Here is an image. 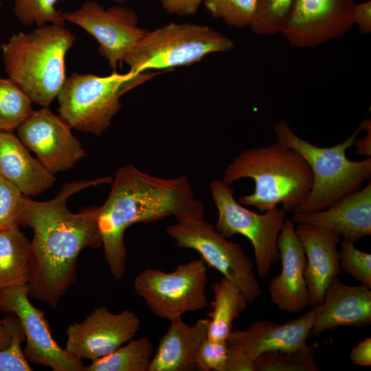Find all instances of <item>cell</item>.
Wrapping results in <instances>:
<instances>
[{"mask_svg": "<svg viewBox=\"0 0 371 371\" xmlns=\"http://www.w3.org/2000/svg\"><path fill=\"white\" fill-rule=\"evenodd\" d=\"M111 177L65 183L47 201L27 198L19 225L32 229L28 266L29 296L56 308L77 280V260L87 247L102 245L98 216L99 207L70 212L67 201L85 188L111 183Z\"/></svg>", "mask_w": 371, "mask_h": 371, "instance_id": "1", "label": "cell"}, {"mask_svg": "<svg viewBox=\"0 0 371 371\" xmlns=\"http://www.w3.org/2000/svg\"><path fill=\"white\" fill-rule=\"evenodd\" d=\"M104 203L98 208V222L104 259L112 276L122 278L127 251L126 229L174 216L176 220L193 216L205 217L204 205L194 197L186 176L164 179L144 172L133 164L120 167L112 180Z\"/></svg>", "mask_w": 371, "mask_h": 371, "instance_id": "2", "label": "cell"}, {"mask_svg": "<svg viewBox=\"0 0 371 371\" xmlns=\"http://www.w3.org/2000/svg\"><path fill=\"white\" fill-rule=\"evenodd\" d=\"M244 178L252 179L254 192L239 198L242 205L261 212L278 204L293 212L308 193L313 182L310 166L294 149L276 142L267 146L247 149L224 170L222 181L231 186Z\"/></svg>", "mask_w": 371, "mask_h": 371, "instance_id": "3", "label": "cell"}, {"mask_svg": "<svg viewBox=\"0 0 371 371\" xmlns=\"http://www.w3.org/2000/svg\"><path fill=\"white\" fill-rule=\"evenodd\" d=\"M75 40L65 25L52 23L13 34L0 45L8 78L32 103L48 106L67 78L65 57Z\"/></svg>", "mask_w": 371, "mask_h": 371, "instance_id": "4", "label": "cell"}, {"mask_svg": "<svg viewBox=\"0 0 371 371\" xmlns=\"http://www.w3.org/2000/svg\"><path fill=\"white\" fill-rule=\"evenodd\" d=\"M361 130V125L341 143L320 147L297 135L289 122L282 120L274 126L276 141L299 153L312 172L311 188L293 214L325 210L357 191L371 176V158L352 161L346 156Z\"/></svg>", "mask_w": 371, "mask_h": 371, "instance_id": "5", "label": "cell"}, {"mask_svg": "<svg viewBox=\"0 0 371 371\" xmlns=\"http://www.w3.org/2000/svg\"><path fill=\"white\" fill-rule=\"evenodd\" d=\"M157 74L129 71L98 76L73 72L56 97L58 115L71 128L100 136L121 109L122 95Z\"/></svg>", "mask_w": 371, "mask_h": 371, "instance_id": "6", "label": "cell"}, {"mask_svg": "<svg viewBox=\"0 0 371 371\" xmlns=\"http://www.w3.org/2000/svg\"><path fill=\"white\" fill-rule=\"evenodd\" d=\"M234 47L232 39L210 26L172 22L146 30L124 63L136 73L170 69L191 65L210 54Z\"/></svg>", "mask_w": 371, "mask_h": 371, "instance_id": "7", "label": "cell"}, {"mask_svg": "<svg viewBox=\"0 0 371 371\" xmlns=\"http://www.w3.org/2000/svg\"><path fill=\"white\" fill-rule=\"evenodd\" d=\"M204 218L190 216L177 219L166 233L177 246L196 251L205 264L240 289L248 304L254 303L262 291L253 262L239 244L228 240Z\"/></svg>", "mask_w": 371, "mask_h": 371, "instance_id": "8", "label": "cell"}, {"mask_svg": "<svg viewBox=\"0 0 371 371\" xmlns=\"http://www.w3.org/2000/svg\"><path fill=\"white\" fill-rule=\"evenodd\" d=\"M218 210L216 229L225 238L236 234L247 238L253 247L258 276L265 278L279 258L277 240L286 220V211L275 207L262 214L245 207L234 196V190L221 179L210 183Z\"/></svg>", "mask_w": 371, "mask_h": 371, "instance_id": "9", "label": "cell"}, {"mask_svg": "<svg viewBox=\"0 0 371 371\" xmlns=\"http://www.w3.org/2000/svg\"><path fill=\"white\" fill-rule=\"evenodd\" d=\"M207 271L201 258L179 265L169 273L148 268L135 276L133 286L154 315L170 321L208 305Z\"/></svg>", "mask_w": 371, "mask_h": 371, "instance_id": "10", "label": "cell"}, {"mask_svg": "<svg viewBox=\"0 0 371 371\" xmlns=\"http://www.w3.org/2000/svg\"><path fill=\"white\" fill-rule=\"evenodd\" d=\"M63 17L95 38L99 54L113 71H117L146 31L138 26L137 12L120 4L104 8L87 1L74 11L63 12Z\"/></svg>", "mask_w": 371, "mask_h": 371, "instance_id": "11", "label": "cell"}, {"mask_svg": "<svg viewBox=\"0 0 371 371\" xmlns=\"http://www.w3.org/2000/svg\"><path fill=\"white\" fill-rule=\"evenodd\" d=\"M29 297L27 284L0 287V311L15 315L24 330L26 345L23 352L25 359L54 371H82V361L56 342L44 313L30 302Z\"/></svg>", "mask_w": 371, "mask_h": 371, "instance_id": "12", "label": "cell"}, {"mask_svg": "<svg viewBox=\"0 0 371 371\" xmlns=\"http://www.w3.org/2000/svg\"><path fill=\"white\" fill-rule=\"evenodd\" d=\"M355 0H293L279 33L294 47L339 39L354 25Z\"/></svg>", "mask_w": 371, "mask_h": 371, "instance_id": "13", "label": "cell"}, {"mask_svg": "<svg viewBox=\"0 0 371 371\" xmlns=\"http://www.w3.org/2000/svg\"><path fill=\"white\" fill-rule=\"evenodd\" d=\"M140 327L135 313L124 310L113 313L106 306H100L82 322L68 326L65 349L78 359L94 361L133 339Z\"/></svg>", "mask_w": 371, "mask_h": 371, "instance_id": "14", "label": "cell"}, {"mask_svg": "<svg viewBox=\"0 0 371 371\" xmlns=\"http://www.w3.org/2000/svg\"><path fill=\"white\" fill-rule=\"evenodd\" d=\"M71 128L48 106L33 111L17 128L16 136L54 175L74 167L85 155Z\"/></svg>", "mask_w": 371, "mask_h": 371, "instance_id": "15", "label": "cell"}, {"mask_svg": "<svg viewBox=\"0 0 371 371\" xmlns=\"http://www.w3.org/2000/svg\"><path fill=\"white\" fill-rule=\"evenodd\" d=\"M277 245L282 269L269 284L270 298L279 309L297 313L310 305L311 295L305 280L304 247L291 219L286 218Z\"/></svg>", "mask_w": 371, "mask_h": 371, "instance_id": "16", "label": "cell"}, {"mask_svg": "<svg viewBox=\"0 0 371 371\" xmlns=\"http://www.w3.org/2000/svg\"><path fill=\"white\" fill-rule=\"evenodd\" d=\"M315 308L294 320L279 324L268 319L254 321L245 329L232 330L228 346L240 348L254 359L274 350L290 351L306 346L315 319Z\"/></svg>", "mask_w": 371, "mask_h": 371, "instance_id": "17", "label": "cell"}, {"mask_svg": "<svg viewBox=\"0 0 371 371\" xmlns=\"http://www.w3.org/2000/svg\"><path fill=\"white\" fill-rule=\"evenodd\" d=\"M295 232L306 256L304 276L311 295L310 305L316 308L322 303L326 289L341 271L337 249L341 236L325 227L306 223L297 224Z\"/></svg>", "mask_w": 371, "mask_h": 371, "instance_id": "18", "label": "cell"}, {"mask_svg": "<svg viewBox=\"0 0 371 371\" xmlns=\"http://www.w3.org/2000/svg\"><path fill=\"white\" fill-rule=\"evenodd\" d=\"M315 314L311 337L339 326L364 327L371 324L370 288L346 284L335 278L326 290Z\"/></svg>", "mask_w": 371, "mask_h": 371, "instance_id": "19", "label": "cell"}, {"mask_svg": "<svg viewBox=\"0 0 371 371\" xmlns=\"http://www.w3.org/2000/svg\"><path fill=\"white\" fill-rule=\"evenodd\" d=\"M295 224L306 223L337 232L353 243L371 235V183L316 212L293 214Z\"/></svg>", "mask_w": 371, "mask_h": 371, "instance_id": "20", "label": "cell"}, {"mask_svg": "<svg viewBox=\"0 0 371 371\" xmlns=\"http://www.w3.org/2000/svg\"><path fill=\"white\" fill-rule=\"evenodd\" d=\"M170 322L153 357L149 371L199 370L198 354L207 338L209 319H199L193 325L184 322L181 317Z\"/></svg>", "mask_w": 371, "mask_h": 371, "instance_id": "21", "label": "cell"}, {"mask_svg": "<svg viewBox=\"0 0 371 371\" xmlns=\"http://www.w3.org/2000/svg\"><path fill=\"white\" fill-rule=\"evenodd\" d=\"M0 176L25 196L39 194L56 181L54 175L31 156L13 132L5 131H0Z\"/></svg>", "mask_w": 371, "mask_h": 371, "instance_id": "22", "label": "cell"}, {"mask_svg": "<svg viewBox=\"0 0 371 371\" xmlns=\"http://www.w3.org/2000/svg\"><path fill=\"white\" fill-rule=\"evenodd\" d=\"M214 293L207 314L209 324L207 337L227 341L232 329L233 322L239 317L248 304L240 289L223 278L212 285Z\"/></svg>", "mask_w": 371, "mask_h": 371, "instance_id": "23", "label": "cell"}, {"mask_svg": "<svg viewBox=\"0 0 371 371\" xmlns=\"http://www.w3.org/2000/svg\"><path fill=\"white\" fill-rule=\"evenodd\" d=\"M30 242L19 227L0 231V287L26 284Z\"/></svg>", "mask_w": 371, "mask_h": 371, "instance_id": "24", "label": "cell"}, {"mask_svg": "<svg viewBox=\"0 0 371 371\" xmlns=\"http://www.w3.org/2000/svg\"><path fill=\"white\" fill-rule=\"evenodd\" d=\"M153 345L148 337L131 339L112 353L96 360L84 371H149Z\"/></svg>", "mask_w": 371, "mask_h": 371, "instance_id": "25", "label": "cell"}, {"mask_svg": "<svg viewBox=\"0 0 371 371\" xmlns=\"http://www.w3.org/2000/svg\"><path fill=\"white\" fill-rule=\"evenodd\" d=\"M33 111L25 93L8 78L0 77V131H16Z\"/></svg>", "mask_w": 371, "mask_h": 371, "instance_id": "26", "label": "cell"}, {"mask_svg": "<svg viewBox=\"0 0 371 371\" xmlns=\"http://www.w3.org/2000/svg\"><path fill=\"white\" fill-rule=\"evenodd\" d=\"M318 343L290 351L265 352L256 359L257 371H318L315 359Z\"/></svg>", "mask_w": 371, "mask_h": 371, "instance_id": "27", "label": "cell"}, {"mask_svg": "<svg viewBox=\"0 0 371 371\" xmlns=\"http://www.w3.org/2000/svg\"><path fill=\"white\" fill-rule=\"evenodd\" d=\"M210 14L234 27H249L254 18L257 0H205Z\"/></svg>", "mask_w": 371, "mask_h": 371, "instance_id": "28", "label": "cell"}, {"mask_svg": "<svg viewBox=\"0 0 371 371\" xmlns=\"http://www.w3.org/2000/svg\"><path fill=\"white\" fill-rule=\"evenodd\" d=\"M59 0H14L13 12L25 26L52 23L65 25L63 12L56 4Z\"/></svg>", "mask_w": 371, "mask_h": 371, "instance_id": "29", "label": "cell"}, {"mask_svg": "<svg viewBox=\"0 0 371 371\" xmlns=\"http://www.w3.org/2000/svg\"><path fill=\"white\" fill-rule=\"evenodd\" d=\"M293 0H257L254 18L249 27L252 32L265 36L279 33Z\"/></svg>", "mask_w": 371, "mask_h": 371, "instance_id": "30", "label": "cell"}, {"mask_svg": "<svg viewBox=\"0 0 371 371\" xmlns=\"http://www.w3.org/2000/svg\"><path fill=\"white\" fill-rule=\"evenodd\" d=\"M339 268L356 280L371 287V254L358 249L355 243L343 239L339 243Z\"/></svg>", "mask_w": 371, "mask_h": 371, "instance_id": "31", "label": "cell"}, {"mask_svg": "<svg viewBox=\"0 0 371 371\" xmlns=\"http://www.w3.org/2000/svg\"><path fill=\"white\" fill-rule=\"evenodd\" d=\"M27 196L0 176V231L19 227Z\"/></svg>", "mask_w": 371, "mask_h": 371, "instance_id": "32", "label": "cell"}, {"mask_svg": "<svg viewBox=\"0 0 371 371\" xmlns=\"http://www.w3.org/2000/svg\"><path fill=\"white\" fill-rule=\"evenodd\" d=\"M25 339L24 330L17 317L14 325L12 341L10 346L5 349L0 350V371L32 370L21 347V343Z\"/></svg>", "mask_w": 371, "mask_h": 371, "instance_id": "33", "label": "cell"}, {"mask_svg": "<svg viewBox=\"0 0 371 371\" xmlns=\"http://www.w3.org/2000/svg\"><path fill=\"white\" fill-rule=\"evenodd\" d=\"M228 345L225 340L207 338L201 344L198 354L201 371H225Z\"/></svg>", "mask_w": 371, "mask_h": 371, "instance_id": "34", "label": "cell"}, {"mask_svg": "<svg viewBox=\"0 0 371 371\" xmlns=\"http://www.w3.org/2000/svg\"><path fill=\"white\" fill-rule=\"evenodd\" d=\"M225 371H257L256 360L240 348L228 346Z\"/></svg>", "mask_w": 371, "mask_h": 371, "instance_id": "35", "label": "cell"}, {"mask_svg": "<svg viewBox=\"0 0 371 371\" xmlns=\"http://www.w3.org/2000/svg\"><path fill=\"white\" fill-rule=\"evenodd\" d=\"M205 0H161L162 8L170 14L190 16L196 14Z\"/></svg>", "mask_w": 371, "mask_h": 371, "instance_id": "36", "label": "cell"}, {"mask_svg": "<svg viewBox=\"0 0 371 371\" xmlns=\"http://www.w3.org/2000/svg\"><path fill=\"white\" fill-rule=\"evenodd\" d=\"M353 24L359 27V32L366 35L371 32V1L356 3L352 16Z\"/></svg>", "mask_w": 371, "mask_h": 371, "instance_id": "37", "label": "cell"}, {"mask_svg": "<svg viewBox=\"0 0 371 371\" xmlns=\"http://www.w3.org/2000/svg\"><path fill=\"white\" fill-rule=\"evenodd\" d=\"M350 359L357 366L368 367L371 365V338L359 342L350 351Z\"/></svg>", "mask_w": 371, "mask_h": 371, "instance_id": "38", "label": "cell"}, {"mask_svg": "<svg viewBox=\"0 0 371 371\" xmlns=\"http://www.w3.org/2000/svg\"><path fill=\"white\" fill-rule=\"evenodd\" d=\"M361 129L366 131V135L361 139H356L354 145L356 152L360 155L370 157L371 155V120L364 119L360 124Z\"/></svg>", "mask_w": 371, "mask_h": 371, "instance_id": "39", "label": "cell"}, {"mask_svg": "<svg viewBox=\"0 0 371 371\" xmlns=\"http://www.w3.org/2000/svg\"><path fill=\"white\" fill-rule=\"evenodd\" d=\"M16 318L14 314H7L3 319L0 318V350L5 349L10 346Z\"/></svg>", "mask_w": 371, "mask_h": 371, "instance_id": "40", "label": "cell"}, {"mask_svg": "<svg viewBox=\"0 0 371 371\" xmlns=\"http://www.w3.org/2000/svg\"><path fill=\"white\" fill-rule=\"evenodd\" d=\"M113 1L118 4H123L126 3L128 0H113Z\"/></svg>", "mask_w": 371, "mask_h": 371, "instance_id": "41", "label": "cell"}]
</instances>
